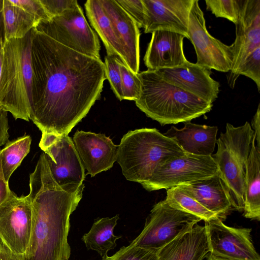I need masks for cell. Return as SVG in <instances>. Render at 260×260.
<instances>
[{"mask_svg":"<svg viewBox=\"0 0 260 260\" xmlns=\"http://www.w3.org/2000/svg\"><path fill=\"white\" fill-rule=\"evenodd\" d=\"M30 119L42 133L68 135L100 98L101 59L74 51L37 26L31 29Z\"/></svg>","mask_w":260,"mask_h":260,"instance_id":"obj_1","label":"cell"},{"mask_svg":"<svg viewBox=\"0 0 260 260\" xmlns=\"http://www.w3.org/2000/svg\"><path fill=\"white\" fill-rule=\"evenodd\" d=\"M84 184L61 186L54 180L43 152L29 175L32 222L24 260H69L70 218L82 197Z\"/></svg>","mask_w":260,"mask_h":260,"instance_id":"obj_2","label":"cell"},{"mask_svg":"<svg viewBox=\"0 0 260 260\" xmlns=\"http://www.w3.org/2000/svg\"><path fill=\"white\" fill-rule=\"evenodd\" d=\"M141 92L136 106L161 125L190 121L210 112L213 104L165 81L155 70L137 73Z\"/></svg>","mask_w":260,"mask_h":260,"instance_id":"obj_3","label":"cell"},{"mask_svg":"<svg viewBox=\"0 0 260 260\" xmlns=\"http://www.w3.org/2000/svg\"><path fill=\"white\" fill-rule=\"evenodd\" d=\"M186 154L173 139L157 129L143 128L123 136L116 161L127 180L142 184L150 178L160 163Z\"/></svg>","mask_w":260,"mask_h":260,"instance_id":"obj_4","label":"cell"},{"mask_svg":"<svg viewBox=\"0 0 260 260\" xmlns=\"http://www.w3.org/2000/svg\"><path fill=\"white\" fill-rule=\"evenodd\" d=\"M31 30L23 38L4 41L0 110L15 119L30 120L32 69Z\"/></svg>","mask_w":260,"mask_h":260,"instance_id":"obj_5","label":"cell"},{"mask_svg":"<svg viewBox=\"0 0 260 260\" xmlns=\"http://www.w3.org/2000/svg\"><path fill=\"white\" fill-rule=\"evenodd\" d=\"M254 131L247 121L235 127L227 123L224 133L217 140V150L212 155L221 179L228 186L235 210H243L245 165L248 157Z\"/></svg>","mask_w":260,"mask_h":260,"instance_id":"obj_6","label":"cell"},{"mask_svg":"<svg viewBox=\"0 0 260 260\" xmlns=\"http://www.w3.org/2000/svg\"><path fill=\"white\" fill-rule=\"evenodd\" d=\"M200 218L175 209L164 200L155 204L144 228L130 244L158 250L178 236L190 231Z\"/></svg>","mask_w":260,"mask_h":260,"instance_id":"obj_7","label":"cell"},{"mask_svg":"<svg viewBox=\"0 0 260 260\" xmlns=\"http://www.w3.org/2000/svg\"><path fill=\"white\" fill-rule=\"evenodd\" d=\"M46 34L78 52L100 58V43L78 4L62 14L37 25Z\"/></svg>","mask_w":260,"mask_h":260,"instance_id":"obj_8","label":"cell"},{"mask_svg":"<svg viewBox=\"0 0 260 260\" xmlns=\"http://www.w3.org/2000/svg\"><path fill=\"white\" fill-rule=\"evenodd\" d=\"M218 173V168L212 156L186 153L160 163L150 178L141 185L148 191L168 189Z\"/></svg>","mask_w":260,"mask_h":260,"instance_id":"obj_9","label":"cell"},{"mask_svg":"<svg viewBox=\"0 0 260 260\" xmlns=\"http://www.w3.org/2000/svg\"><path fill=\"white\" fill-rule=\"evenodd\" d=\"M39 146L44 152L52 177L59 185L83 184L85 169L68 135L42 133Z\"/></svg>","mask_w":260,"mask_h":260,"instance_id":"obj_10","label":"cell"},{"mask_svg":"<svg viewBox=\"0 0 260 260\" xmlns=\"http://www.w3.org/2000/svg\"><path fill=\"white\" fill-rule=\"evenodd\" d=\"M187 35L196 52V63L210 70L230 71L233 60V45L224 44L209 33L198 0L193 1L190 11Z\"/></svg>","mask_w":260,"mask_h":260,"instance_id":"obj_11","label":"cell"},{"mask_svg":"<svg viewBox=\"0 0 260 260\" xmlns=\"http://www.w3.org/2000/svg\"><path fill=\"white\" fill-rule=\"evenodd\" d=\"M32 222V208L27 196L12 191L0 205V238L13 252L23 255L29 245Z\"/></svg>","mask_w":260,"mask_h":260,"instance_id":"obj_12","label":"cell"},{"mask_svg":"<svg viewBox=\"0 0 260 260\" xmlns=\"http://www.w3.org/2000/svg\"><path fill=\"white\" fill-rule=\"evenodd\" d=\"M209 252L233 260H260L252 240V229L226 225L219 218L205 222Z\"/></svg>","mask_w":260,"mask_h":260,"instance_id":"obj_13","label":"cell"},{"mask_svg":"<svg viewBox=\"0 0 260 260\" xmlns=\"http://www.w3.org/2000/svg\"><path fill=\"white\" fill-rule=\"evenodd\" d=\"M236 39L233 45V60L228 81L233 88L238 71L246 57L260 47V0H240Z\"/></svg>","mask_w":260,"mask_h":260,"instance_id":"obj_14","label":"cell"},{"mask_svg":"<svg viewBox=\"0 0 260 260\" xmlns=\"http://www.w3.org/2000/svg\"><path fill=\"white\" fill-rule=\"evenodd\" d=\"M166 82L208 102L212 103L219 92V83L211 77L207 67L188 61L172 68L155 70Z\"/></svg>","mask_w":260,"mask_h":260,"instance_id":"obj_15","label":"cell"},{"mask_svg":"<svg viewBox=\"0 0 260 260\" xmlns=\"http://www.w3.org/2000/svg\"><path fill=\"white\" fill-rule=\"evenodd\" d=\"M142 1L145 8V34L164 30L188 39L189 15L194 0Z\"/></svg>","mask_w":260,"mask_h":260,"instance_id":"obj_16","label":"cell"},{"mask_svg":"<svg viewBox=\"0 0 260 260\" xmlns=\"http://www.w3.org/2000/svg\"><path fill=\"white\" fill-rule=\"evenodd\" d=\"M73 141L84 169L91 177L111 169L116 161L118 146L105 134L77 131Z\"/></svg>","mask_w":260,"mask_h":260,"instance_id":"obj_17","label":"cell"},{"mask_svg":"<svg viewBox=\"0 0 260 260\" xmlns=\"http://www.w3.org/2000/svg\"><path fill=\"white\" fill-rule=\"evenodd\" d=\"M144 57L148 69L155 70L182 66L188 60L183 51L185 36L168 30L153 31Z\"/></svg>","mask_w":260,"mask_h":260,"instance_id":"obj_18","label":"cell"},{"mask_svg":"<svg viewBox=\"0 0 260 260\" xmlns=\"http://www.w3.org/2000/svg\"><path fill=\"white\" fill-rule=\"evenodd\" d=\"M122 45L125 63L135 73L140 66V31L134 19L114 0H100Z\"/></svg>","mask_w":260,"mask_h":260,"instance_id":"obj_19","label":"cell"},{"mask_svg":"<svg viewBox=\"0 0 260 260\" xmlns=\"http://www.w3.org/2000/svg\"><path fill=\"white\" fill-rule=\"evenodd\" d=\"M180 186L222 221L235 210L230 190L219 172L211 177Z\"/></svg>","mask_w":260,"mask_h":260,"instance_id":"obj_20","label":"cell"},{"mask_svg":"<svg viewBox=\"0 0 260 260\" xmlns=\"http://www.w3.org/2000/svg\"><path fill=\"white\" fill-rule=\"evenodd\" d=\"M218 128L216 126L186 122L183 127L172 126L164 135L173 139L186 153L211 156L216 144Z\"/></svg>","mask_w":260,"mask_h":260,"instance_id":"obj_21","label":"cell"},{"mask_svg":"<svg viewBox=\"0 0 260 260\" xmlns=\"http://www.w3.org/2000/svg\"><path fill=\"white\" fill-rule=\"evenodd\" d=\"M205 226L196 224L157 251V260H203L209 253Z\"/></svg>","mask_w":260,"mask_h":260,"instance_id":"obj_22","label":"cell"},{"mask_svg":"<svg viewBox=\"0 0 260 260\" xmlns=\"http://www.w3.org/2000/svg\"><path fill=\"white\" fill-rule=\"evenodd\" d=\"M243 216L260 220V149L253 135L251 149L245 165V196Z\"/></svg>","mask_w":260,"mask_h":260,"instance_id":"obj_23","label":"cell"},{"mask_svg":"<svg viewBox=\"0 0 260 260\" xmlns=\"http://www.w3.org/2000/svg\"><path fill=\"white\" fill-rule=\"evenodd\" d=\"M84 7L88 20L101 39L107 55L117 56L125 63L122 45L100 0H88Z\"/></svg>","mask_w":260,"mask_h":260,"instance_id":"obj_24","label":"cell"},{"mask_svg":"<svg viewBox=\"0 0 260 260\" xmlns=\"http://www.w3.org/2000/svg\"><path fill=\"white\" fill-rule=\"evenodd\" d=\"M119 218V215H116L95 220L89 232L82 238L87 249L96 251L102 257L113 249L116 246V241L121 237L113 234Z\"/></svg>","mask_w":260,"mask_h":260,"instance_id":"obj_25","label":"cell"},{"mask_svg":"<svg viewBox=\"0 0 260 260\" xmlns=\"http://www.w3.org/2000/svg\"><path fill=\"white\" fill-rule=\"evenodd\" d=\"M4 40L24 38L39 22L31 15L10 0L3 1Z\"/></svg>","mask_w":260,"mask_h":260,"instance_id":"obj_26","label":"cell"},{"mask_svg":"<svg viewBox=\"0 0 260 260\" xmlns=\"http://www.w3.org/2000/svg\"><path fill=\"white\" fill-rule=\"evenodd\" d=\"M31 138L24 135L11 141H8L1 150V164L5 180L9 179L15 170L30 150Z\"/></svg>","mask_w":260,"mask_h":260,"instance_id":"obj_27","label":"cell"},{"mask_svg":"<svg viewBox=\"0 0 260 260\" xmlns=\"http://www.w3.org/2000/svg\"><path fill=\"white\" fill-rule=\"evenodd\" d=\"M165 200L172 207L194 215L205 222L218 218L180 185L168 189Z\"/></svg>","mask_w":260,"mask_h":260,"instance_id":"obj_28","label":"cell"},{"mask_svg":"<svg viewBox=\"0 0 260 260\" xmlns=\"http://www.w3.org/2000/svg\"><path fill=\"white\" fill-rule=\"evenodd\" d=\"M119 67L121 78L123 100H137L141 92V81L137 73H134L121 59Z\"/></svg>","mask_w":260,"mask_h":260,"instance_id":"obj_29","label":"cell"},{"mask_svg":"<svg viewBox=\"0 0 260 260\" xmlns=\"http://www.w3.org/2000/svg\"><path fill=\"white\" fill-rule=\"evenodd\" d=\"M206 9L216 17L225 18L237 23L239 12L240 0H205Z\"/></svg>","mask_w":260,"mask_h":260,"instance_id":"obj_30","label":"cell"},{"mask_svg":"<svg viewBox=\"0 0 260 260\" xmlns=\"http://www.w3.org/2000/svg\"><path fill=\"white\" fill-rule=\"evenodd\" d=\"M157 251L129 244L122 247L111 256L105 255L102 260H157Z\"/></svg>","mask_w":260,"mask_h":260,"instance_id":"obj_31","label":"cell"},{"mask_svg":"<svg viewBox=\"0 0 260 260\" xmlns=\"http://www.w3.org/2000/svg\"><path fill=\"white\" fill-rule=\"evenodd\" d=\"M120 59H121L117 56L107 55L105 57L104 63L106 79L108 80L111 88L116 96L120 101H122L123 95L119 67Z\"/></svg>","mask_w":260,"mask_h":260,"instance_id":"obj_32","label":"cell"},{"mask_svg":"<svg viewBox=\"0 0 260 260\" xmlns=\"http://www.w3.org/2000/svg\"><path fill=\"white\" fill-rule=\"evenodd\" d=\"M244 75L252 80L260 90V47L254 50L245 58L240 67L237 76Z\"/></svg>","mask_w":260,"mask_h":260,"instance_id":"obj_33","label":"cell"},{"mask_svg":"<svg viewBox=\"0 0 260 260\" xmlns=\"http://www.w3.org/2000/svg\"><path fill=\"white\" fill-rule=\"evenodd\" d=\"M116 2L134 19L139 28L145 27V8L142 0H118Z\"/></svg>","mask_w":260,"mask_h":260,"instance_id":"obj_34","label":"cell"},{"mask_svg":"<svg viewBox=\"0 0 260 260\" xmlns=\"http://www.w3.org/2000/svg\"><path fill=\"white\" fill-rule=\"evenodd\" d=\"M10 1L33 16L39 23L51 19L40 0H10Z\"/></svg>","mask_w":260,"mask_h":260,"instance_id":"obj_35","label":"cell"},{"mask_svg":"<svg viewBox=\"0 0 260 260\" xmlns=\"http://www.w3.org/2000/svg\"><path fill=\"white\" fill-rule=\"evenodd\" d=\"M51 18L62 14L66 10L74 8L78 4L76 0H40Z\"/></svg>","mask_w":260,"mask_h":260,"instance_id":"obj_36","label":"cell"},{"mask_svg":"<svg viewBox=\"0 0 260 260\" xmlns=\"http://www.w3.org/2000/svg\"><path fill=\"white\" fill-rule=\"evenodd\" d=\"M8 112L0 110V147L5 145L9 141V123Z\"/></svg>","mask_w":260,"mask_h":260,"instance_id":"obj_37","label":"cell"},{"mask_svg":"<svg viewBox=\"0 0 260 260\" xmlns=\"http://www.w3.org/2000/svg\"><path fill=\"white\" fill-rule=\"evenodd\" d=\"M0 149V205L4 202L9 197L12 191L10 189L9 182H7L5 178L3 173Z\"/></svg>","mask_w":260,"mask_h":260,"instance_id":"obj_38","label":"cell"},{"mask_svg":"<svg viewBox=\"0 0 260 260\" xmlns=\"http://www.w3.org/2000/svg\"><path fill=\"white\" fill-rule=\"evenodd\" d=\"M251 126L254 131L255 145L260 149V104H259L255 114L251 121Z\"/></svg>","mask_w":260,"mask_h":260,"instance_id":"obj_39","label":"cell"},{"mask_svg":"<svg viewBox=\"0 0 260 260\" xmlns=\"http://www.w3.org/2000/svg\"><path fill=\"white\" fill-rule=\"evenodd\" d=\"M0 260H24V256L15 253L4 243L0 251Z\"/></svg>","mask_w":260,"mask_h":260,"instance_id":"obj_40","label":"cell"},{"mask_svg":"<svg viewBox=\"0 0 260 260\" xmlns=\"http://www.w3.org/2000/svg\"><path fill=\"white\" fill-rule=\"evenodd\" d=\"M4 38L2 37L0 38V83L2 76L3 57H4Z\"/></svg>","mask_w":260,"mask_h":260,"instance_id":"obj_41","label":"cell"},{"mask_svg":"<svg viewBox=\"0 0 260 260\" xmlns=\"http://www.w3.org/2000/svg\"><path fill=\"white\" fill-rule=\"evenodd\" d=\"M207 260H233L228 259L226 258H224L223 257H221L219 256H217L215 255H214L213 254H211L210 253L209 254H208V256L207 257Z\"/></svg>","mask_w":260,"mask_h":260,"instance_id":"obj_42","label":"cell"},{"mask_svg":"<svg viewBox=\"0 0 260 260\" xmlns=\"http://www.w3.org/2000/svg\"><path fill=\"white\" fill-rule=\"evenodd\" d=\"M4 38L3 11L0 13V38Z\"/></svg>","mask_w":260,"mask_h":260,"instance_id":"obj_43","label":"cell"},{"mask_svg":"<svg viewBox=\"0 0 260 260\" xmlns=\"http://www.w3.org/2000/svg\"><path fill=\"white\" fill-rule=\"evenodd\" d=\"M3 1L0 0V13L3 11Z\"/></svg>","mask_w":260,"mask_h":260,"instance_id":"obj_44","label":"cell"},{"mask_svg":"<svg viewBox=\"0 0 260 260\" xmlns=\"http://www.w3.org/2000/svg\"><path fill=\"white\" fill-rule=\"evenodd\" d=\"M3 244H4V243H3V242L2 241V239L0 238V251H1V249H2V248L3 247Z\"/></svg>","mask_w":260,"mask_h":260,"instance_id":"obj_45","label":"cell"}]
</instances>
